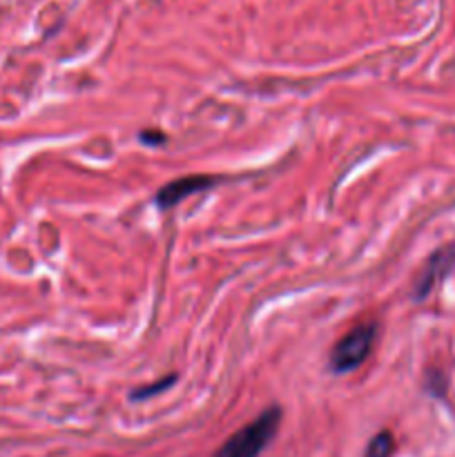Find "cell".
<instances>
[{
  "mask_svg": "<svg viewBox=\"0 0 455 457\" xmlns=\"http://www.w3.org/2000/svg\"><path fill=\"white\" fill-rule=\"evenodd\" d=\"M279 424L281 411L277 406H270L259 418H254L252 422L239 428L235 436L228 437L221 445V449L214 453V457H259L268 449V445L275 440Z\"/></svg>",
  "mask_w": 455,
  "mask_h": 457,
  "instance_id": "obj_1",
  "label": "cell"
},
{
  "mask_svg": "<svg viewBox=\"0 0 455 457\" xmlns=\"http://www.w3.org/2000/svg\"><path fill=\"white\" fill-rule=\"evenodd\" d=\"M379 326L375 321H361L355 328L348 330L330 353V369L333 373H352L368 360L375 342H377Z\"/></svg>",
  "mask_w": 455,
  "mask_h": 457,
  "instance_id": "obj_2",
  "label": "cell"
},
{
  "mask_svg": "<svg viewBox=\"0 0 455 457\" xmlns=\"http://www.w3.org/2000/svg\"><path fill=\"white\" fill-rule=\"evenodd\" d=\"M217 183H221L219 177H208V174H192V177H181L177 181H170L168 186L161 187L156 192V205L161 210H170L174 205H178L181 201H186L187 196L199 195V192L210 190Z\"/></svg>",
  "mask_w": 455,
  "mask_h": 457,
  "instance_id": "obj_3",
  "label": "cell"
},
{
  "mask_svg": "<svg viewBox=\"0 0 455 457\" xmlns=\"http://www.w3.org/2000/svg\"><path fill=\"white\" fill-rule=\"evenodd\" d=\"M453 263H455V250L453 248L437 250V253L433 254L426 263H424L422 275H419L418 281H415L413 297L418 299V302L426 299L428 295H431V290L435 288V286L440 284V281L444 279L451 270H453Z\"/></svg>",
  "mask_w": 455,
  "mask_h": 457,
  "instance_id": "obj_4",
  "label": "cell"
},
{
  "mask_svg": "<svg viewBox=\"0 0 455 457\" xmlns=\"http://www.w3.org/2000/svg\"><path fill=\"white\" fill-rule=\"evenodd\" d=\"M393 453H395V437L391 431L377 433L366 446V457H391Z\"/></svg>",
  "mask_w": 455,
  "mask_h": 457,
  "instance_id": "obj_5",
  "label": "cell"
},
{
  "mask_svg": "<svg viewBox=\"0 0 455 457\" xmlns=\"http://www.w3.org/2000/svg\"><path fill=\"white\" fill-rule=\"evenodd\" d=\"M177 382V375H168V378L159 379V382L150 384V386H143V388H136V391L132 393V400H147V397L156 395V393H163L168 391L172 384Z\"/></svg>",
  "mask_w": 455,
  "mask_h": 457,
  "instance_id": "obj_6",
  "label": "cell"
},
{
  "mask_svg": "<svg viewBox=\"0 0 455 457\" xmlns=\"http://www.w3.org/2000/svg\"><path fill=\"white\" fill-rule=\"evenodd\" d=\"M147 138H152V145H154V143H163V134L161 132H141V141H147Z\"/></svg>",
  "mask_w": 455,
  "mask_h": 457,
  "instance_id": "obj_7",
  "label": "cell"
}]
</instances>
